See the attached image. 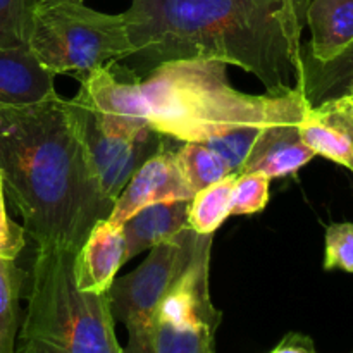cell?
I'll use <instances>...</instances> for the list:
<instances>
[{
	"label": "cell",
	"mask_w": 353,
	"mask_h": 353,
	"mask_svg": "<svg viewBox=\"0 0 353 353\" xmlns=\"http://www.w3.org/2000/svg\"><path fill=\"white\" fill-rule=\"evenodd\" d=\"M310 0H131L134 79L164 62L214 59L252 72L268 95L302 88V31ZM114 65V64H112Z\"/></svg>",
	"instance_id": "cell-1"
},
{
	"label": "cell",
	"mask_w": 353,
	"mask_h": 353,
	"mask_svg": "<svg viewBox=\"0 0 353 353\" xmlns=\"http://www.w3.org/2000/svg\"><path fill=\"white\" fill-rule=\"evenodd\" d=\"M3 190L37 247L78 252L114 203L102 193L68 100L0 107Z\"/></svg>",
	"instance_id": "cell-2"
},
{
	"label": "cell",
	"mask_w": 353,
	"mask_h": 353,
	"mask_svg": "<svg viewBox=\"0 0 353 353\" xmlns=\"http://www.w3.org/2000/svg\"><path fill=\"white\" fill-rule=\"evenodd\" d=\"M78 79L103 128L121 134L150 128L183 143L236 124L300 123L310 105L303 90L279 97L238 92L226 62L214 59L164 62L134 81H119L110 65Z\"/></svg>",
	"instance_id": "cell-3"
},
{
	"label": "cell",
	"mask_w": 353,
	"mask_h": 353,
	"mask_svg": "<svg viewBox=\"0 0 353 353\" xmlns=\"http://www.w3.org/2000/svg\"><path fill=\"white\" fill-rule=\"evenodd\" d=\"M74 255L37 247L26 316L14 353H124L105 293L76 286Z\"/></svg>",
	"instance_id": "cell-4"
},
{
	"label": "cell",
	"mask_w": 353,
	"mask_h": 353,
	"mask_svg": "<svg viewBox=\"0 0 353 353\" xmlns=\"http://www.w3.org/2000/svg\"><path fill=\"white\" fill-rule=\"evenodd\" d=\"M28 47L55 76L86 74L133 52L124 14H105L81 0H34Z\"/></svg>",
	"instance_id": "cell-5"
},
{
	"label": "cell",
	"mask_w": 353,
	"mask_h": 353,
	"mask_svg": "<svg viewBox=\"0 0 353 353\" xmlns=\"http://www.w3.org/2000/svg\"><path fill=\"white\" fill-rule=\"evenodd\" d=\"M200 240L202 234L186 228L150 248V255L140 268L114 279L105 295L114 323L119 321L126 326L124 353H155V312L169 288L192 262Z\"/></svg>",
	"instance_id": "cell-6"
},
{
	"label": "cell",
	"mask_w": 353,
	"mask_h": 353,
	"mask_svg": "<svg viewBox=\"0 0 353 353\" xmlns=\"http://www.w3.org/2000/svg\"><path fill=\"white\" fill-rule=\"evenodd\" d=\"M214 234H202L188 268L169 288L155 312V353H216L221 310L209 288L210 248Z\"/></svg>",
	"instance_id": "cell-7"
},
{
	"label": "cell",
	"mask_w": 353,
	"mask_h": 353,
	"mask_svg": "<svg viewBox=\"0 0 353 353\" xmlns=\"http://www.w3.org/2000/svg\"><path fill=\"white\" fill-rule=\"evenodd\" d=\"M68 103L102 193L114 203L134 171L165 147V137L150 128L138 134H121L107 130L79 92Z\"/></svg>",
	"instance_id": "cell-8"
},
{
	"label": "cell",
	"mask_w": 353,
	"mask_h": 353,
	"mask_svg": "<svg viewBox=\"0 0 353 353\" xmlns=\"http://www.w3.org/2000/svg\"><path fill=\"white\" fill-rule=\"evenodd\" d=\"M195 192L183 176L176 150L165 145L161 152L152 155L134 171L130 181L119 193L110 210L109 221L112 226H121L138 210L154 203L192 200Z\"/></svg>",
	"instance_id": "cell-9"
},
{
	"label": "cell",
	"mask_w": 353,
	"mask_h": 353,
	"mask_svg": "<svg viewBox=\"0 0 353 353\" xmlns=\"http://www.w3.org/2000/svg\"><path fill=\"white\" fill-rule=\"evenodd\" d=\"M303 143L353 172V95L309 105L299 124Z\"/></svg>",
	"instance_id": "cell-10"
},
{
	"label": "cell",
	"mask_w": 353,
	"mask_h": 353,
	"mask_svg": "<svg viewBox=\"0 0 353 353\" xmlns=\"http://www.w3.org/2000/svg\"><path fill=\"white\" fill-rule=\"evenodd\" d=\"M126 261V240L121 226L99 221L76 252L72 274L81 292L107 293Z\"/></svg>",
	"instance_id": "cell-11"
},
{
	"label": "cell",
	"mask_w": 353,
	"mask_h": 353,
	"mask_svg": "<svg viewBox=\"0 0 353 353\" xmlns=\"http://www.w3.org/2000/svg\"><path fill=\"white\" fill-rule=\"evenodd\" d=\"M300 123H278L264 126L240 172H262L268 178L295 176L316 154L303 143Z\"/></svg>",
	"instance_id": "cell-12"
},
{
	"label": "cell",
	"mask_w": 353,
	"mask_h": 353,
	"mask_svg": "<svg viewBox=\"0 0 353 353\" xmlns=\"http://www.w3.org/2000/svg\"><path fill=\"white\" fill-rule=\"evenodd\" d=\"M55 95V74L30 47L0 48V107L33 105Z\"/></svg>",
	"instance_id": "cell-13"
},
{
	"label": "cell",
	"mask_w": 353,
	"mask_h": 353,
	"mask_svg": "<svg viewBox=\"0 0 353 353\" xmlns=\"http://www.w3.org/2000/svg\"><path fill=\"white\" fill-rule=\"evenodd\" d=\"M305 24L310 41L302 54L316 62L331 61L353 41V0H310Z\"/></svg>",
	"instance_id": "cell-14"
},
{
	"label": "cell",
	"mask_w": 353,
	"mask_h": 353,
	"mask_svg": "<svg viewBox=\"0 0 353 353\" xmlns=\"http://www.w3.org/2000/svg\"><path fill=\"white\" fill-rule=\"evenodd\" d=\"M188 205L190 200L154 203L124 221L121 230L126 240V261L186 230Z\"/></svg>",
	"instance_id": "cell-15"
},
{
	"label": "cell",
	"mask_w": 353,
	"mask_h": 353,
	"mask_svg": "<svg viewBox=\"0 0 353 353\" xmlns=\"http://www.w3.org/2000/svg\"><path fill=\"white\" fill-rule=\"evenodd\" d=\"M302 88L310 105L350 95L353 90V41L340 55L327 62H316L303 55Z\"/></svg>",
	"instance_id": "cell-16"
},
{
	"label": "cell",
	"mask_w": 353,
	"mask_h": 353,
	"mask_svg": "<svg viewBox=\"0 0 353 353\" xmlns=\"http://www.w3.org/2000/svg\"><path fill=\"white\" fill-rule=\"evenodd\" d=\"M236 172L195 193L188 205V228L199 234H214L231 216Z\"/></svg>",
	"instance_id": "cell-17"
},
{
	"label": "cell",
	"mask_w": 353,
	"mask_h": 353,
	"mask_svg": "<svg viewBox=\"0 0 353 353\" xmlns=\"http://www.w3.org/2000/svg\"><path fill=\"white\" fill-rule=\"evenodd\" d=\"M26 272L9 259H0V353L16 352L19 299Z\"/></svg>",
	"instance_id": "cell-18"
},
{
	"label": "cell",
	"mask_w": 353,
	"mask_h": 353,
	"mask_svg": "<svg viewBox=\"0 0 353 353\" xmlns=\"http://www.w3.org/2000/svg\"><path fill=\"white\" fill-rule=\"evenodd\" d=\"M176 157L183 176L195 193L233 172L221 155L199 141H185L183 147L176 150Z\"/></svg>",
	"instance_id": "cell-19"
},
{
	"label": "cell",
	"mask_w": 353,
	"mask_h": 353,
	"mask_svg": "<svg viewBox=\"0 0 353 353\" xmlns=\"http://www.w3.org/2000/svg\"><path fill=\"white\" fill-rule=\"evenodd\" d=\"M262 128L264 126H261V124H236V126H230L216 134H210L200 143L221 155L230 164L233 172L238 174L243 168Z\"/></svg>",
	"instance_id": "cell-20"
},
{
	"label": "cell",
	"mask_w": 353,
	"mask_h": 353,
	"mask_svg": "<svg viewBox=\"0 0 353 353\" xmlns=\"http://www.w3.org/2000/svg\"><path fill=\"white\" fill-rule=\"evenodd\" d=\"M34 0H0V48L28 47Z\"/></svg>",
	"instance_id": "cell-21"
},
{
	"label": "cell",
	"mask_w": 353,
	"mask_h": 353,
	"mask_svg": "<svg viewBox=\"0 0 353 353\" xmlns=\"http://www.w3.org/2000/svg\"><path fill=\"white\" fill-rule=\"evenodd\" d=\"M269 183L262 172H238L231 199V216H252L262 212L269 202Z\"/></svg>",
	"instance_id": "cell-22"
},
{
	"label": "cell",
	"mask_w": 353,
	"mask_h": 353,
	"mask_svg": "<svg viewBox=\"0 0 353 353\" xmlns=\"http://www.w3.org/2000/svg\"><path fill=\"white\" fill-rule=\"evenodd\" d=\"M324 269H341L353 274V223L331 224L326 230Z\"/></svg>",
	"instance_id": "cell-23"
},
{
	"label": "cell",
	"mask_w": 353,
	"mask_h": 353,
	"mask_svg": "<svg viewBox=\"0 0 353 353\" xmlns=\"http://www.w3.org/2000/svg\"><path fill=\"white\" fill-rule=\"evenodd\" d=\"M26 230L14 223L7 214L6 190H3L2 174H0V259L16 261L23 248L26 247Z\"/></svg>",
	"instance_id": "cell-24"
},
{
	"label": "cell",
	"mask_w": 353,
	"mask_h": 353,
	"mask_svg": "<svg viewBox=\"0 0 353 353\" xmlns=\"http://www.w3.org/2000/svg\"><path fill=\"white\" fill-rule=\"evenodd\" d=\"M271 353H317L314 341L300 333H290L279 341L278 347Z\"/></svg>",
	"instance_id": "cell-25"
},
{
	"label": "cell",
	"mask_w": 353,
	"mask_h": 353,
	"mask_svg": "<svg viewBox=\"0 0 353 353\" xmlns=\"http://www.w3.org/2000/svg\"><path fill=\"white\" fill-rule=\"evenodd\" d=\"M350 95H353V90H352V93H350Z\"/></svg>",
	"instance_id": "cell-26"
},
{
	"label": "cell",
	"mask_w": 353,
	"mask_h": 353,
	"mask_svg": "<svg viewBox=\"0 0 353 353\" xmlns=\"http://www.w3.org/2000/svg\"><path fill=\"white\" fill-rule=\"evenodd\" d=\"M81 2H83V0H81Z\"/></svg>",
	"instance_id": "cell-27"
}]
</instances>
